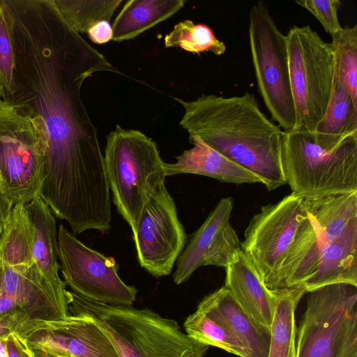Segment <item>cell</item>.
I'll list each match as a JSON object with an SVG mask.
<instances>
[{"label": "cell", "mask_w": 357, "mask_h": 357, "mask_svg": "<svg viewBox=\"0 0 357 357\" xmlns=\"http://www.w3.org/2000/svg\"><path fill=\"white\" fill-rule=\"evenodd\" d=\"M286 36L296 126L312 134L324 116L336 83V61L330 43L310 25L294 26Z\"/></svg>", "instance_id": "6"}, {"label": "cell", "mask_w": 357, "mask_h": 357, "mask_svg": "<svg viewBox=\"0 0 357 357\" xmlns=\"http://www.w3.org/2000/svg\"><path fill=\"white\" fill-rule=\"evenodd\" d=\"M337 283L357 287V220L341 238L321 247L315 267L297 289L305 294Z\"/></svg>", "instance_id": "18"}, {"label": "cell", "mask_w": 357, "mask_h": 357, "mask_svg": "<svg viewBox=\"0 0 357 357\" xmlns=\"http://www.w3.org/2000/svg\"><path fill=\"white\" fill-rule=\"evenodd\" d=\"M47 150L41 120L0 99V169L13 205L40 196Z\"/></svg>", "instance_id": "8"}, {"label": "cell", "mask_w": 357, "mask_h": 357, "mask_svg": "<svg viewBox=\"0 0 357 357\" xmlns=\"http://www.w3.org/2000/svg\"><path fill=\"white\" fill-rule=\"evenodd\" d=\"M63 20L78 33L98 22L109 21L123 0H53Z\"/></svg>", "instance_id": "28"}, {"label": "cell", "mask_w": 357, "mask_h": 357, "mask_svg": "<svg viewBox=\"0 0 357 357\" xmlns=\"http://www.w3.org/2000/svg\"><path fill=\"white\" fill-rule=\"evenodd\" d=\"M0 293L10 314L22 315L28 321L57 320L70 315L68 302L56 295L35 264L24 268L3 265Z\"/></svg>", "instance_id": "15"}, {"label": "cell", "mask_w": 357, "mask_h": 357, "mask_svg": "<svg viewBox=\"0 0 357 357\" xmlns=\"http://www.w3.org/2000/svg\"><path fill=\"white\" fill-rule=\"evenodd\" d=\"M185 3L184 0L126 1L112 25V40L122 42L133 39L174 15Z\"/></svg>", "instance_id": "23"}, {"label": "cell", "mask_w": 357, "mask_h": 357, "mask_svg": "<svg viewBox=\"0 0 357 357\" xmlns=\"http://www.w3.org/2000/svg\"><path fill=\"white\" fill-rule=\"evenodd\" d=\"M197 310L222 322L248 357H268L271 330L246 312L225 286L206 296Z\"/></svg>", "instance_id": "16"}, {"label": "cell", "mask_w": 357, "mask_h": 357, "mask_svg": "<svg viewBox=\"0 0 357 357\" xmlns=\"http://www.w3.org/2000/svg\"><path fill=\"white\" fill-rule=\"evenodd\" d=\"M0 194L3 195V196H5L6 197H7L9 199L8 195L7 188H6L4 181L3 179V177H2V175L1 173V169H0Z\"/></svg>", "instance_id": "38"}, {"label": "cell", "mask_w": 357, "mask_h": 357, "mask_svg": "<svg viewBox=\"0 0 357 357\" xmlns=\"http://www.w3.org/2000/svg\"><path fill=\"white\" fill-rule=\"evenodd\" d=\"M104 160L112 201L133 236L145 206L165 184V162L153 140L119 126L107 137Z\"/></svg>", "instance_id": "4"}, {"label": "cell", "mask_w": 357, "mask_h": 357, "mask_svg": "<svg viewBox=\"0 0 357 357\" xmlns=\"http://www.w3.org/2000/svg\"><path fill=\"white\" fill-rule=\"evenodd\" d=\"M280 161L286 183L303 199L357 191V137L326 150L312 134L283 130Z\"/></svg>", "instance_id": "5"}, {"label": "cell", "mask_w": 357, "mask_h": 357, "mask_svg": "<svg viewBox=\"0 0 357 357\" xmlns=\"http://www.w3.org/2000/svg\"><path fill=\"white\" fill-rule=\"evenodd\" d=\"M307 215L303 199L291 192L261 207L245 230L241 248L271 291L278 290L280 269Z\"/></svg>", "instance_id": "10"}, {"label": "cell", "mask_w": 357, "mask_h": 357, "mask_svg": "<svg viewBox=\"0 0 357 357\" xmlns=\"http://www.w3.org/2000/svg\"><path fill=\"white\" fill-rule=\"evenodd\" d=\"M176 100L184 108L180 125L189 137L254 174L268 191L287 184L280 161L283 131L260 109L253 94Z\"/></svg>", "instance_id": "2"}, {"label": "cell", "mask_w": 357, "mask_h": 357, "mask_svg": "<svg viewBox=\"0 0 357 357\" xmlns=\"http://www.w3.org/2000/svg\"><path fill=\"white\" fill-rule=\"evenodd\" d=\"M3 95V85L1 77L0 75V99L2 98Z\"/></svg>", "instance_id": "39"}, {"label": "cell", "mask_w": 357, "mask_h": 357, "mask_svg": "<svg viewBox=\"0 0 357 357\" xmlns=\"http://www.w3.org/2000/svg\"><path fill=\"white\" fill-rule=\"evenodd\" d=\"M193 147L176 157L174 163L164 164L166 176L192 174L234 184L262 183L252 172L208 146L195 137H189Z\"/></svg>", "instance_id": "20"}, {"label": "cell", "mask_w": 357, "mask_h": 357, "mask_svg": "<svg viewBox=\"0 0 357 357\" xmlns=\"http://www.w3.org/2000/svg\"><path fill=\"white\" fill-rule=\"evenodd\" d=\"M274 291L276 302L268 357H296L295 312L305 292L296 288Z\"/></svg>", "instance_id": "26"}, {"label": "cell", "mask_w": 357, "mask_h": 357, "mask_svg": "<svg viewBox=\"0 0 357 357\" xmlns=\"http://www.w3.org/2000/svg\"><path fill=\"white\" fill-rule=\"evenodd\" d=\"M14 205L7 197L0 194V235L9 218Z\"/></svg>", "instance_id": "35"}, {"label": "cell", "mask_w": 357, "mask_h": 357, "mask_svg": "<svg viewBox=\"0 0 357 357\" xmlns=\"http://www.w3.org/2000/svg\"><path fill=\"white\" fill-rule=\"evenodd\" d=\"M13 70V52L3 8L0 3V75L3 91L8 89Z\"/></svg>", "instance_id": "32"}, {"label": "cell", "mask_w": 357, "mask_h": 357, "mask_svg": "<svg viewBox=\"0 0 357 357\" xmlns=\"http://www.w3.org/2000/svg\"><path fill=\"white\" fill-rule=\"evenodd\" d=\"M183 327L189 337L202 344L222 349L239 357H248L227 327L202 311L196 310L190 314L185 320Z\"/></svg>", "instance_id": "27"}, {"label": "cell", "mask_w": 357, "mask_h": 357, "mask_svg": "<svg viewBox=\"0 0 357 357\" xmlns=\"http://www.w3.org/2000/svg\"><path fill=\"white\" fill-rule=\"evenodd\" d=\"M249 44L259 93L272 118L284 131L296 126L286 36L278 28L267 3L259 1L249 13Z\"/></svg>", "instance_id": "9"}, {"label": "cell", "mask_w": 357, "mask_h": 357, "mask_svg": "<svg viewBox=\"0 0 357 357\" xmlns=\"http://www.w3.org/2000/svg\"><path fill=\"white\" fill-rule=\"evenodd\" d=\"M165 47H178L185 51L199 54L211 52L217 56L225 54L226 45L215 35L208 26L195 24L192 20H185L176 24L164 39Z\"/></svg>", "instance_id": "29"}, {"label": "cell", "mask_w": 357, "mask_h": 357, "mask_svg": "<svg viewBox=\"0 0 357 357\" xmlns=\"http://www.w3.org/2000/svg\"><path fill=\"white\" fill-rule=\"evenodd\" d=\"M3 273V263L0 258V284H1V279H2Z\"/></svg>", "instance_id": "40"}, {"label": "cell", "mask_w": 357, "mask_h": 357, "mask_svg": "<svg viewBox=\"0 0 357 357\" xmlns=\"http://www.w3.org/2000/svg\"><path fill=\"white\" fill-rule=\"evenodd\" d=\"M234 208L231 197L220 199L202 225L193 233L178 258L173 280L176 284L188 281L199 267L225 268L241 250V241L230 218Z\"/></svg>", "instance_id": "13"}, {"label": "cell", "mask_w": 357, "mask_h": 357, "mask_svg": "<svg viewBox=\"0 0 357 357\" xmlns=\"http://www.w3.org/2000/svg\"><path fill=\"white\" fill-rule=\"evenodd\" d=\"M33 227L34 264L47 284L63 300L68 302L66 284L59 271V250L56 220L40 196L26 205Z\"/></svg>", "instance_id": "19"}, {"label": "cell", "mask_w": 357, "mask_h": 357, "mask_svg": "<svg viewBox=\"0 0 357 357\" xmlns=\"http://www.w3.org/2000/svg\"><path fill=\"white\" fill-rule=\"evenodd\" d=\"M132 239L141 267L155 278L171 273L185 247L187 234L165 184L145 206Z\"/></svg>", "instance_id": "12"}, {"label": "cell", "mask_w": 357, "mask_h": 357, "mask_svg": "<svg viewBox=\"0 0 357 357\" xmlns=\"http://www.w3.org/2000/svg\"><path fill=\"white\" fill-rule=\"evenodd\" d=\"M28 319L20 314H8L0 318V338L18 331Z\"/></svg>", "instance_id": "34"}, {"label": "cell", "mask_w": 357, "mask_h": 357, "mask_svg": "<svg viewBox=\"0 0 357 357\" xmlns=\"http://www.w3.org/2000/svg\"><path fill=\"white\" fill-rule=\"evenodd\" d=\"M70 314L93 321L119 357H204L209 347L189 337L178 323L148 308L112 305L68 291Z\"/></svg>", "instance_id": "3"}, {"label": "cell", "mask_w": 357, "mask_h": 357, "mask_svg": "<svg viewBox=\"0 0 357 357\" xmlns=\"http://www.w3.org/2000/svg\"><path fill=\"white\" fill-rule=\"evenodd\" d=\"M33 234L26 205H14L0 235V258L4 266L24 268L34 264Z\"/></svg>", "instance_id": "25"}, {"label": "cell", "mask_w": 357, "mask_h": 357, "mask_svg": "<svg viewBox=\"0 0 357 357\" xmlns=\"http://www.w3.org/2000/svg\"><path fill=\"white\" fill-rule=\"evenodd\" d=\"M0 357H11L8 335L0 338Z\"/></svg>", "instance_id": "37"}, {"label": "cell", "mask_w": 357, "mask_h": 357, "mask_svg": "<svg viewBox=\"0 0 357 357\" xmlns=\"http://www.w3.org/2000/svg\"><path fill=\"white\" fill-rule=\"evenodd\" d=\"M319 236L320 248L341 238L357 220V191L303 199Z\"/></svg>", "instance_id": "21"}, {"label": "cell", "mask_w": 357, "mask_h": 357, "mask_svg": "<svg viewBox=\"0 0 357 357\" xmlns=\"http://www.w3.org/2000/svg\"><path fill=\"white\" fill-rule=\"evenodd\" d=\"M17 332L29 344L64 357H119L99 327L82 316L28 321Z\"/></svg>", "instance_id": "14"}, {"label": "cell", "mask_w": 357, "mask_h": 357, "mask_svg": "<svg viewBox=\"0 0 357 357\" xmlns=\"http://www.w3.org/2000/svg\"><path fill=\"white\" fill-rule=\"evenodd\" d=\"M13 52L12 79L1 99L37 116L47 135L40 196L72 208L109 191L98 132L81 98L95 73L116 72L102 54L74 31L53 0H2Z\"/></svg>", "instance_id": "1"}, {"label": "cell", "mask_w": 357, "mask_h": 357, "mask_svg": "<svg viewBox=\"0 0 357 357\" xmlns=\"http://www.w3.org/2000/svg\"><path fill=\"white\" fill-rule=\"evenodd\" d=\"M330 44L335 55L337 80L357 105V25L343 28Z\"/></svg>", "instance_id": "30"}, {"label": "cell", "mask_w": 357, "mask_h": 357, "mask_svg": "<svg viewBox=\"0 0 357 357\" xmlns=\"http://www.w3.org/2000/svg\"><path fill=\"white\" fill-rule=\"evenodd\" d=\"M296 3L312 13L331 37L342 30L337 15L339 0H296Z\"/></svg>", "instance_id": "31"}, {"label": "cell", "mask_w": 357, "mask_h": 357, "mask_svg": "<svg viewBox=\"0 0 357 357\" xmlns=\"http://www.w3.org/2000/svg\"><path fill=\"white\" fill-rule=\"evenodd\" d=\"M320 249L319 234L314 221L307 214L280 269L278 290L297 289L315 267Z\"/></svg>", "instance_id": "24"}, {"label": "cell", "mask_w": 357, "mask_h": 357, "mask_svg": "<svg viewBox=\"0 0 357 357\" xmlns=\"http://www.w3.org/2000/svg\"><path fill=\"white\" fill-rule=\"evenodd\" d=\"M357 287L318 288L296 328V357H357Z\"/></svg>", "instance_id": "7"}, {"label": "cell", "mask_w": 357, "mask_h": 357, "mask_svg": "<svg viewBox=\"0 0 357 357\" xmlns=\"http://www.w3.org/2000/svg\"><path fill=\"white\" fill-rule=\"evenodd\" d=\"M57 239L61 273L70 291L101 303L132 305L138 291L121 279L114 257L89 248L62 224Z\"/></svg>", "instance_id": "11"}, {"label": "cell", "mask_w": 357, "mask_h": 357, "mask_svg": "<svg viewBox=\"0 0 357 357\" xmlns=\"http://www.w3.org/2000/svg\"><path fill=\"white\" fill-rule=\"evenodd\" d=\"M225 268L224 286L246 312L271 330L276 302L275 291L265 286L242 250Z\"/></svg>", "instance_id": "17"}, {"label": "cell", "mask_w": 357, "mask_h": 357, "mask_svg": "<svg viewBox=\"0 0 357 357\" xmlns=\"http://www.w3.org/2000/svg\"><path fill=\"white\" fill-rule=\"evenodd\" d=\"M28 348L30 352L31 357H64L54 353H52L46 349L31 345L27 342Z\"/></svg>", "instance_id": "36"}, {"label": "cell", "mask_w": 357, "mask_h": 357, "mask_svg": "<svg viewBox=\"0 0 357 357\" xmlns=\"http://www.w3.org/2000/svg\"><path fill=\"white\" fill-rule=\"evenodd\" d=\"M315 144L331 150L351 137H357V105L337 80L326 111L312 134Z\"/></svg>", "instance_id": "22"}, {"label": "cell", "mask_w": 357, "mask_h": 357, "mask_svg": "<svg viewBox=\"0 0 357 357\" xmlns=\"http://www.w3.org/2000/svg\"><path fill=\"white\" fill-rule=\"evenodd\" d=\"M86 33L92 42L99 45L110 41L113 37L112 25L106 20L98 22L92 25Z\"/></svg>", "instance_id": "33"}]
</instances>
